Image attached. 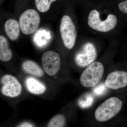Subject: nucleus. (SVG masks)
<instances>
[{"mask_svg":"<svg viewBox=\"0 0 127 127\" xmlns=\"http://www.w3.org/2000/svg\"><path fill=\"white\" fill-rule=\"evenodd\" d=\"M11 51L9 49L7 39L2 35L0 36V60L2 62H7L12 57Z\"/></svg>","mask_w":127,"mask_h":127,"instance_id":"nucleus-12","label":"nucleus"},{"mask_svg":"<svg viewBox=\"0 0 127 127\" xmlns=\"http://www.w3.org/2000/svg\"><path fill=\"white\" fill-rule=\"evenodd\" d=\"M57 0H35L37 9L39 11L45 12L50 9L51 5Z\"/></svg>","mask_w":127,"mask_h":127,"instance_id":"nucleus-16","label":"nucleus"},{"mask_svg":"<svg viewBox=\"0 0 127 127\" xmlns=\"http://www.w3.org/2000/svg\"><path fill=\"white\" fill-rule=\"evenodd\" d=\"M106 86L112 90H116L127 86V72L117 71L110 73L105 81Z\"/></svg>","mask_w":127,"mask_h":127,"instance_id":"nucleus-9","label":"nucleus"},{"mask_svg":"<svg viewBox=\"0 0 127 127\" xmlns=\"http://www.w3.org/2000/svg\"><path fill=\"white\" fill-rule=\"evenodd\" d=\"M51 38L49 32L45 30H40L37 31L34 36V41L39 47H43L46 45Z\"/></svg>","mask_w":127,"mask_h":127,"instance_id":"nucleus-14","label":"nucleus"},{"mask_svg":"<svg viewBox=\"0 0 127 127\" xmlns=\"http://www.w3.org/2000/svg\"><path fill=\"white\" fill-rule=\"evenodd\" d=\"M97 56V50L95 44L88 41L84 43L76 52L74 60L76 64L79 67H87L95 62Z\"/></svg>","mask_w":127,"mask_h":127,"instance_id":"nucleus-5","label":"nucleus"},{"mask_svg":"<svg viewBox=\"0 0 127 127\" xmlns=\"http://www.w3.org/2000/svg\"><path fill=\"white\" fill-rule=\"evenodd\" d=\"M25 85L28 91L35 95L42 94L46 89L44 84L33 77H27L25 80Z\"/></svg>","mask_w":127,"mask_h":127,"instance_id":"nucleus-11","label":"nucleus"},{"mask_svg":"<svg viewBox=\"0 0 127 127\" xmlns=\"http://www.w3.org/2000/svg\"><path fill=\"white\" fill-rule=\"evenodd\" d=\"M122 106V101L118 98H109L100 104L95 110V119L100 122L108 121L119 112Z\"/></svg>","mask_w":127,"mask_h":127,"instance_id":"nucleus-2","label":"nucleus"},{"mask_svg":"<svg viewBox=\"0 0 127 127\" xmlns=\"http://www.w3.org/2000/svg\"><path fill=\"white\" fill-rule=\"evenodd\" d=\"M60 32L65 47L69 50L72 49L76 43L77 32L75 24L69 16L65 15L62 18Z\"/></svg>","mask_w":127,"mask_h":127,"instance_id":"nucleus-4","label":"nucleus"},{"mask_svg":"<svg viewBox=\"0 0 127 127\" xmlns=\"http://www.w3.org/2000/svg\"><path fill=\"white\" fill-rule=\"evenodd\" d=\"M94 93L97 95H101L105 92L106 90L105 86L103 84H100L94 89Z\"/></svg>","mask_w":127,"mask_h":127,"instance_id":"nucleus-19","label":"nucleus"},{"mask_svg":"<svg viewBox=\"0 0 127 127\" xmlns=\"http://www.w3.org/2000/svg\"><path fill=\"white\" fill-rule=\"evenodd\" d=\"M94 98L90 93H86L80 98L78 102V104L82 108H88L93 104Z\"/></svg>","mask_w":127,"mask_h":127,"instance_id":"nucleus-15","label":"nucleus"},{"mask_svg":"<svg viewBox=\"0 0 127 127\" xmlns=\"http://www.w3.org/2000/svg\"><path fill=\"white\" fill-rule=\"evenodd\" d=\"M100 12L96 9L92 10L88 14L87 24L89 27L95 31L108 32L114 30L118 23V19L115 14H107L105 18H102Z\"/></svg>","mask_w":127,"mask_h":127,"instance_id":"nucleus-1","label":"nucleus"},{"mask_svg":"<svg viewBox=\"0 0 127 127\" xmlns=\"http://www.w3.org/2000/svg\"><path fill=\"white\" fill-rule=\"evenodd\" d=\"M22 67L24 70L28 73L40 77L43 76V70L39 65L34 62L26 61L23 63Z\"/></svg>","mask_w":127,"mask_h":127,"instance_id":"nucleus-13","label":"nucleus"},{"mask_svg":"<svg viewBox=\"0 0 127 127\" xmlns=\"http://www.w3.org/2000/svg\"><path fill=\"white\" fill-rule=\"evenodd\" d=\"M17 127H34L33 125L30 123L25 122L21 124L18 125Z\"/></svg>","mask_w":127,"mask_h":127,"instance_id":"nucleus-20","label":"nucleus"},{"mask_svg":"<svg viewBox=\"0 0 127 127\" xmlns=\"http://www.w3.org/2000/svg\"><path fill=\"white\" fill-rule=\"evenodd\" d=\"M20 30V24L14 19H9L5 22V31L8 37L12 40H16L18 39Z\"/></svg>","mask_w":127,"mask_h":127,"instance_id":"nucleus-10","label":"nucleus"},{"mask_svg":"<svg viewBox=\"0 0 127 127\" xmlns=\"http://www.w3.org/2000/svg\"><path fill=\"white\" fill-rule=\"evenodd\" d=\"M42 64L44 70L50 76H54L60 69L61 59L59 54L53 51L44 53L41 59Z\"/></svg>","mask_w":127,"mask_h":127,"instance_id":"nucleus-8","label":"nucleus"},{"mask_svg":"<svg viewBox=\"0 0 127 127\" xmlns=\"http://www.w3.org/2000/svg\"><path fill=\"white\" fill-rule=\"evenodd\" d=\"M118 7L121 12L127 15V0L120 2L118 4Z\"/></svg>","mask_w":127,"mask_h":127,"instance_id":"nucleus-18","label":"nucleus"},{"mask_svg":"<svg viewBox=\"0 0 127 127\" xmlns=\"http://www.w3.org/2000/svg\"><path fill=\"white\" fill-rule=\"evenodd\" d=\"M104 73L102 64L99 62H94L83 71L80 78V83L84 87H94L101 80Z\"/></svg>","mask_w":127,"mask_h":127,"instance_id":"nucleus-3","label":"nucleus"},{"mask_svg":"<svg viewBox=\"0 0 127 127\" xmlns=\"http://www.w3.org/2000/svg\"><path fill=\"white\" fill-rule=\"evenodd\" d=\"M1 91L2 94L11 97L18 96L21 93L22 86L15 77L12 75L3 76L1 79Z\"/></svg>","mask_w":127,"mask_h":127,"instance_id":"nucleus-7","label":"nucleus"},{"mask_svg":"<svg viewBox=\"0 0 127 127\" xmlns=\"http://www.w3.org/2000/svg\"><path fill=\"white\" fill-rule=\"evenodd\" d=\"M40 22V17L38 12L34 9L26 10L21 15L19 24L22 32L25 35H30L38 29Z\"/></svg>","mask_w":127,"mask_h":127,"instance_id":"nucleus-6","label":"nucleus"},{"mask_svg":"<svg viewBox=\"0 0 127 127\" xmlns=\"http://www.w3.org/2000/svg\"><path fill=\"white\" fill-rule=\"evenodd\" d=\"M65 117L62 115H57L53 117L48 124V127H63L65 124Z\"/></svg>","mask_w":127,"mask_h":127,"instance_id":"nucleus-17","label":"nucleus"}]
</instances>
